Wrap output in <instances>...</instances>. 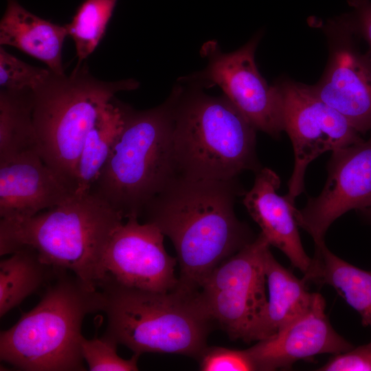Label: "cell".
Wrapping results in <instances>:
<instances>
[{"mask_svg": "<svg viewBox=\"0 0 371 371\" xmlns=\"http://www.w3.org/2000/svg\"><path fill=\"white\" fill-rule=\"evenodd\" d=\"M245 192L237 178L175 174L144 207V223L155 225L175 247L180 288L199 292L216 267L255 238L234 212Z\"/></svg>", "mask_w": 371, "mask_h": 371, "instance_id": "obj_1", "label": "cell"}, {"mask_svg": "<svg viewBox=\"0 0 371 371\" xmlns=\"http://www.w3.org/2000/svg\"><path fill=\"white\" fill-rule=\"evenodd\" d=\"M123 217L104 200L89 192L23 220L0 221V255L23 247L34 249L55 268L71 272L99 289L104 275L103 255Z\"/></svg>", "mask_w": 371, "mask_h": 371, "instance_id": "obj_2", "label": "cell"}, {"mask_svg": "<svg viewBox=\"0 0 371 371\" xmlns=\"http://www.w3.org/2000/svg\"><path fill=\"white\" fill-rule=\"evenodd\" d=\"M58 269L31 311L0 333V359L19 370H85L81 350L85 317L102 311L99 289Z\"/></svg>", "mask_w": 371, "mask_h": 371, "instance_id": "obj_3", "label": "cell"}, {"mask_svg": "<svg viewBox=\"0 0 371 371\" xmlns=\"http://www.w3.org/2000/svg\"><path fill=\"white\" fill-rule=\"evenodd\" d=\"M181 89L174 110L172 146L177 174L229 180L261 168L256 129L225 95L205 93L201 85Z\"/></svg>", "mask_w": 371, "mask_h": 371, "instance_id": "obj_4", "label": "cell"}, {"mask_svg": "<svg viewBox=\"0 0 371 371\" xmlns=\"http://www.w3.org/2000/svg\"><path fill=\"white\" fill-rule=\"evenodd\" d=\"M106 315L103 337L141 355L177 354L196 359L207 346L212 323L197 293L178 286L168 292L125 286L106 280L99 288Z\"/></svg>", "mask_w": 371, "mask_h": 371, "instance_id": "obj_5", "label": "cell"}, {"mask_svg": "<svg viewBox=\"0 0 371 371\" xmlns=\"http://www.w3.org/2000/svg\"><path fill=\"white\" fill-rule=\"evenodd\" d=\"M181 89L175 86L165 102L146 110H136L122 102V129L89 192L123 218L140 217L146 204L177 174L172 133Z\"/></svg>", "mask_w": 371, "mask_h": 371, "instance_id": "obj_6", "label": "cell"}, {"mask_svg": "<svg viewBox=\"0 0 371 371\" xmlns=\"http://www.w3.org/2000/svg\"><path fill=\"white\" fill-rule=\"evenodd\" d=\"M139 85L134 79H97L84 64L69 75L50 71L33 89L38 152L75 190L76 166L87 134L117 93Z\"/></svg>", "mask_w": 371, "mask_h": 371, "instance_id": "obj_7", "label": "cell"}, {"mask_svg": "<svg viewBox=\"0 0 371 371\" xmlns=\"http://www.w3.org/2000/svg\"><path fill=\"white\" fill-rule=\"evenodd\" d=\"M270 246L260 233L216 267L199 291L208 319L232 340L256 341L267 302L265 260Z\"/></svg>", "mask_w": 371, "mask_h": 371, "instance_id": "obj_8", "label": "cell"}, {"mask_svg": "<svg viewBox=\"0 0 371 371\" xmlns=\"http://www.w3.org/2000/svg\"><path fill=\"white\" fill-rule=\"evenodd\" d=\"M260 37L255 36L229 53L223 52L216 41L206 42L201 49L207 60L206 67L181 81L219 87L256 131L276 138L284 131L282 98L277 85L269 86L256 67L254 57Z\"/></svg>", "mask_w": 371, "mask_h": 371, "instance_id": "obj_9", "label": "cell"}, {"mask_svg": "<svg viewBox=\"0 0 371 371\" xmlns=\"http://www.w3.org/2000/svg\"><path fill=\"white\" fill-rule=\"evenodd\" d=\"M277 85L282 98L284 131L294 151V167L286 196L295 203L304 191V175L312 161L326 151L363 139L341 114L313 93L310 85L291 80Z\"/></svg>", "mask_w": 371, "mask_h": 371, "instance_id": "obj_10", "label": "cell"}, {"mask_svg": "<svg viewBox=\"0 0 371 371\" xmlns=\"http://www.w3.org/2000/svg\"><path fill=\"white\" fill-rule=\"evenodd\" d=\"M330 57L320 80L310 85L322 100L341 114L359 133L371 131V55L352 43V20L345 15L328 21Z\"/></svg>", "mask_w": 371, "mask_h": 371, "instance_id": "obj_11", "label": "cell"}, {"mask_svg": "<svg viewBox=\"0 0 371 371\" xmlns=\"http://www.w3.org/2000/svg\"><path fill=\"white\" fill-rule=\"evenodd\" d=\"M322 192L295 208L297 223L314 240L324 242L331 224L349 210L371 206V134L368 140L333 151Z\"/></svg>", "mask_w": 371, "mask_h": 371, "instance_id": "obj_12", "label": "cell"}, {"mask_svg": "<svg viewBox=\"0 0 371 371\" xmlns=\"http://www.w3.org/2000/svg\"><path fill=\"white\" fill-rule=\"evenodd\" d=\"M126 220L116 228L106 247L103 282L109 280L125 286L156 292L175 289L179 284L175 275L178 262L177 258L166 251L165 236L153 224H141L136 217Z\"/></svg>", "mask_w": 371, "mask_h": 371, "instance_id": "obj_13", "label": "cell"}, {"mask_svg": "<svg viewBox=\"0 0 371 371\" xmlns=\"http://www.w3.org/2000/svg\"><path fill=\"white\" fill-rule=\"evenodd\" d=\"M325 309L324 297L316 293L302 315L276 335L247 348L256 370H288L302 359L351 349L353 346L332 327Z\"/></svg>", "mask_w": 371, "mask_h": 371, "instance_id": "obj_14", "label": "cell"}, {"mask_svg": "<svg viewBox=\"0 0 371 371\" xmlns=\"http://www.w3.org/2000/svg\"><path fill=\"white\" fill-rule=\"evenodd\" d=\"M75 195V189L36 150L0 162L1 219H26Z\"/></svg>", "mask_w": 371, "mask_h": 371, "instance_id": "obj_15", "label": "cell"}, {"mask_svg": "<svg viewBox=\"0 0 371 371\" xmlns=\"http://www.w3.org/2000/svg\"><path fill=\"white\" fill-rule=\"evenodd\" d=\"M279 176L271 168L256 172L252 188L243 195V203L271 246L280 249L291 265L304 274L312 258L304 251L294 215L295 203L278 194Z\"/></svg>", "mask_w": 371, "mask_h": 371, "instance_id": "obj_16", "label": "cell"}, {"mask_svg": "<svg viewBox=\"0 0 371 371\" xmlns=\"http://www.w3.org/2000/svg\"><path fill=\"white\" fill-rule=\"evenodd\" d=\"M67 36L66 25L34 14L17 0H8L0 22L1 46L16 47L43 62L52 72L63 74L62 49Z\"/></svg>", "mask_w": 371, "mask_h": 371, "instance_id": "obj_17", "label": "cell"}, {"mask_svg": "<svg viewBox=\"0 0 371 371\" xmlns=\"http://www.w3.org/2000/svg\"><path fill=\"white\" fill-rule=\"evenodd\" d=\"M267 302L256 333V342L269 338L302 315L312 304L316 293L281 265L270 249L265 260Z\"/></svg>", "mask_w": 371, "mask_h": 371, "instance_id": "obj_18", "label": "cell"}, {"mask_svg": "<svg viewBox=\"0 0 371 371\" xmlns=\"http://www.w3.org/2000/svg\"><path fill=\"white\" fill-rule=\"evenodd\" d=\"M304 275L307 282L334 288L359 314L363 326L371 328V270L345 261L331 252L324 243L315 245L311 267Z\"/></svg>", "mask_w": 371, "mask_h": 371, "instance_id": "obj_19", "label": "cell"}, {"mask_svg": "<svg viewBox=\"0 0 371 371\" xmlns=\"http://www.w3.org/2000/svg\"><path fill=\"white\" fill-rule=\"evenodd\" d=\"M58 268L44 262L30 247H23L0 262V316L46 287Z\"/></svg>", "mask_w": 371, "mask_h": 371, "instance_id": "obj_20", "label": "cell"}, {"mask_svg": "<svg viewBox=\"0 0 371 371\" xmlns=\"http://www.w3.org/2000/svg\"><path fill=\"white\" fill-rule=\"evenodd\" d=\"M123 124L122 102L114 97L85 139L75 174L76 194L89 192L98 179Z\"/></svg>", "mask_w": 371, "mask_h": 371, "instance_id": "obj_21", "label": "cell"}, {"mask_svg": "<svg viewBox=\"0 0 371 371\" xmlns=\"http://www.w3.org/2000/svg\"><path fill=\"white\" fill-rule=\"evenodd\" d=\"M33 110V89H1L0 162L30 151L38 152Z\"/></svg>", "mask_w": 371, "mask_h": 371, "instance_id": "obj_22", "label": "cell"}, {"mask_svg": "<svg viewBox=\"0 0 371 371\" xmlns=\"http://www.w3.org/2000/svg\"><path fill=\"white\" fill-rule=\"evenodd\" d=\"M117 0H85L78 8L72 21L67 24L74 41L78 63H82L98 47L113 14Z\"/></svg>", "mask_w": 371, "mask_h": 371, "instance_id": "obj_23", "label": "cell"}, {"mask_svg": "<svg viewBox=\"0 0 371 371\" xmlns=\"http://www.w3.org/2000/svg\"><path fill=\"white\" fill-rule=\"evenodd\" d=\"M118 344L104 337H94L81 340V350L84 360L90 371L138 370L137 360L140 355L133 354L129 359H124L117 353Z\"/></svg>", "mask_w": 371, "mask_h": 371, "instance_id": "obj_24", "label": "cell"}, {"mask_svg": "<svg viewBox=\"0 0 371 371\" xmlns=\"http://www.w3.org/2000/svg\"><path fill=\"white\" fill-rule=\"evenodd\" d=\"M50 70L30 65L0 47V87L10 90L34 89Z\"/></svg>", "mask_w": 371, "mask_h": 371, "instance_id": "obj_25", "label": "cell"}, {"mask_svg": "<svg viewBox=\"0 0 371 371\" xmlns=\"http://www.w3.org/2000/svg\"><path fill=\"white\" fill-rule=\"evenodd\" d=\"M202 371H254L255 363L247 349L206 347L197 359Z\"/></svg>", "mask_w": 371, "mask_h": 371, "instance_id": "obj_26", "label": "cell"}, {"mask_svg": "<svg viewBox=\"0 0 371 371\" xmlns=\"http://www.w3.org/2000/svg\"><path fill=\"white\" fill-rule=\"evenodd\" d=\"M319 371H371V341L334 355Z\"/></svg>", "mask_w": 371, "mask_h": 371, "instance_id": "obj_27", "label": "cell"}, {"mask_svg": "<svg viewBox=\"0 0 371 371\" xmlns=\"http://www.w3.org/2000/svg\"><path fill=\"white\" fill-rule=\"evenodd\" d=\"M348 3L355 9L353 24L359 30L368 44L371 55V1L370 0H348Z\"/></svg>", "mask_w": 371, "mask_h": 371, "instance_id": "obj_28", "label": "cell"}, {"mask_svg": "<svg viewBox=\"0 0 371 371\" xmlns=\"http://www.w3.org/2000/svg\"><path fill=\"white\" fill-rule=\"evenodd\" d=\"M361 217L371 225V206L358 210Z\"/></svg>", "mask_w": 371, "mask_h": 371, "instance_id": "obj_29", "label": "cell"}]
</instances>
